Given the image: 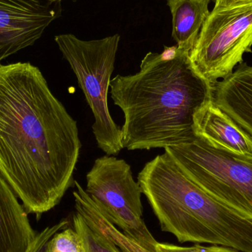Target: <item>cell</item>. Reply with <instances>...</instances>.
I'll return each instance as SVG.
<instances>
[{"mask_svg": "<svg viewBox=\"0 0 252 252\" xmlns=\"http://www.w3.org/2000/svg\"><path fill=\"white\" fill-rule=\"evenodd\" d=\"M77 122L31 63H0V173L39 219L75 185Z\"/></svg>", "mask_w": 252, "mask_h": 252, "instance_id": "6da1fadb", "label": "cell"}, {"mask_svg": "<svg viewBox=\"0 0 252 252\" xmlns=\"http://www.w3.org/2000/svg\"><path fill=\"white\" fill-rule=\"evenodd\" d=\"M124 112L122 144L128 151L166 148L195 139L197 117L213 102V86L177 46L149 52L134 75L111 80Z\"/></svg>", "mask_w": 252, "mask_h": 252, "instance_id": "7a4b0ae2", "label": "cell"}, {"mask_svg": "<svg viewBox=\"0 0 252 252\" xmlns=\"http://www.w3.org/2000/svg\"><path fill=\"white\" fill-rule=\"evenodd\" d=\"M138 182L161 231L174 235L181 244L252 252V221L203 190L166 153L145 164Z\"/></svg>", "mask_w": 252, "mask_h": 252, "instance_id": "3957f363", "label": "cell"}, {"mask_svg": "<svg viewBox=\"0 0 252 252\" xmlns=\"http://www.w3.org/2000/svg\"><path fill=\"white\" fill-rule=\"evenodd\" d=\"M55 41L70 65L94 115L93 132L97 146L106 155H118L124 149L122 131L111 116L108 93L121 35L84 41L72 34H62L56 35Z\"/></svg>", "mask_w": 252, "mask_h": 252, "instance_id": "277c9868", "label": "cell"}, {"mask_svg": "<svg viewBox=\"0 0 252 252\" xmlns=\"http://www.w3.org/2000/svg\"><path fill=\"white\" fill-rule=\"evenodd\" d=\"M179 170L217 201L252 221V158L201 136L164 148Z\"/></svg>", "mask_w": 252, "mask_h": 252, "instance_id": "5b68a950", "label": "cell"}, {"mask_svg": "<svg viewBox=\"0 0 252 252\" xmlns=\"http://www.w3.org/2000/svg\"><path fill=\"white\" fill-rule=\"evenodd\" d=\"M85 190L123 233L143 248L157 252L158 242L142 219V188L125 160L106 154L97 158L87 173Z\"/></svg>", "mask_w": 252, "mask_h": 252, "instance_id": "8992f818", "label": "cell"}, {"mask_svg": "<svg viewBox=\"0 0 252 252\" xmlns=\"http://www.w3.org/2000/svg\"><path fill=\"white\" fill-rule=\"evenodd\" d=\"M252 2L213 8L189 53L194 66L212 85L225 79L252 52Z\"/></svg>", "mask_w": 252, "mask_h": 252, "instance_id": "52a82bcc", "label": "cell"}, {"mask_svg": "<svg viewBox=\"0 0 252 252\" xmlns=\"http://www.w3.org/2000/svg\"><path fill=\"white\" fill-rule=\"evenodd\" d=\"M63 1L66 0H0V63L35 44L61 17Z\"/></svg>", "mask_w": 252, "mask_h": 252, "instance_id": "ba28073f", "label": "cell"}, {"mask_svg": "<svg viewBox=\"0 0 252 252\" xmlns=\"http://www.w3.org/2000/svg\"><path fill=\"white\" fill-rule=\"evenodd\" d=\"M213 103L252 138V66L245 62L213 85Z\"/></svg>", "mask_w": 252, "mask_h": 252, "instance_id": "9c48e42d", "label": "cell"}, {"mask_svg": "<svg viewBox=\"0 0 252 252\" xmlns=\"http://www.w3.org/2000/svg\"><path fill=\"white\" fill-rule=\"evenodd\" d=\"M35 235L28 213L0 173V252H27Z\"/></svg>", "mask_w": 252, "mask_h": 252, "instance_id": "30bf717a", "label": "cell"}, {"mask_svg": "<svg viewBox=\"0 0 252 252\" xmlns=\"http://www.w3.org/2000/svg\"><path fill=\"white\" fill-rule=\"evenodd\" d=\"M195 134L213 145L252 158V138L214 103L198 115Z\"/></svg>", "mask_w": 252, "mask_h": 252, "instance_id": "8fae6325", "label": "cell"}, {"mask_svg": "<svg viewBox=\"0 0 252 252\" xmlns=\"http://www.w3.org/2000/svg\"><path fill=\"white\" fill-rule=\"evenodd\" d=\"M212 0H166L172 15V38L180 50L190 53L204 22Z\"/></svg>", "mask_w": 252, "mask_h": 252, "instance_id": "7c38bea8", "label": "cell"}, {"mask_svg": "<svg viewBox=\"0 0 252 252\" xmlns=\"http://www.w3.org/2000/svg\"><path fill=\"white\" fill-rule=\"evenodd\" d=\"M75 186L76 189L73 191V197L75 212L81 215L92 229L110 240L123 252H151L112 224L78 181H75Z\"/></svg>", "mask_w": 252, "mask_h": 252, "instance_id": "4fadbf2b", "label": "cell"}, {"mask_svg": "<svg viewBox=\"0 0 252 252\" xmlns=\"http://www.w3.org/2000/svg\"><path fill=\"white\" fill-rule=\"evenodd\" d=\"M72 225L84 239L88 252H123L110 240L92 229L76 212L72 216Z\"/></svg>", "mask_w": 252, "mask_h": 252, "instance_id": "5bb4252c", "label": "cell"}, {"mask_svg": "<svg viewBox=\"0 0 252 252\" xmlns=\"http://www.w3.org/2000/svg\"><path fill=\"white\" fill-rule=\"evenodd\" d=\"M47 252H88L84 239L72 228L59 231L49 241Z\"/></svg>", "mask_w": 252, "mask_h": 252, "instance_id": "9a60e30c", "label": "cell"}, {"mask_svg": "<svg viewBox=\"0 0 252 252\" xmlns=\"http://www.w3.org/2000/svg\"><path fill=\"white\" fill-rule=\"evenodd\" d=\"M69 225V220L65 219L51 226H47L39 233H36L32 244L27 252H47L49 241L59 231Z\"/></svg>", "mask_w": 252, "mask_h": 252, "instance_id": "2e32d148", "label": "cell"}, {"mask_svg": "<svg viewBox=\"0 0 252 252\" xmlns=\"http://www.w3.org/2000/svg\"><path fill=\"white\" fill-rule=\"evenodd\" d=\"M157 252H197L193 246L192 247H179L169 244H160L157 246Z\"/></svg>", "mask_w": 252, "mask_h": 252, "instance_id": "e0dca14e", "label": "cell"}, {"mask_svg": "<svg viewBox=\"0 0 252 252\" xmlns=\"http://www.w3.org/2000/svg\"><path fill=\"white\" fill-rule=\"evenodd\" d=\"M193 247L197 252H242L232 248L220 247V246L212 245L210 247H203L199 244H195Z\"/></svg>", "mask_w": 252, "mask_h": 252, "instance_id": "ac0fdd59", "label": "cell"}, {"mask_svg": "<svg viewBox=\"0 0 252 252\" xmlns=\"http://www.w3.org/2000/svg\"><path fill=\"white\" fill-rule=\"evenodd\" d=\"M215 2L214 8H226L240 4L252 2V0H213Z\"/></svg>", "mask_w": 252, "mask_h": 252, "instance_id": "d6986e66", "label": "cell"}]
</instances>
